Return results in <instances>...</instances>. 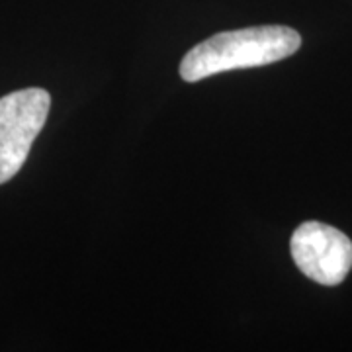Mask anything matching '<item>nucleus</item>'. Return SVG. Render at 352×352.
<instances>
[{
    "label": "nucleus",
    "mask_w": 352,
    "mask_h": 352,
    "mask_svg": "<svg viewBox=\"0 0 352 352\" xmlns=\"http://www.w3.org/2000/svg\"><path fill=\"white\" fill-rule=\"evenodd\" d=\"M302 47V36L288 25H254L215 34L194 45L180 63L186 82L227 73L276 63Z\"/></svg>",
    "instance_id": "obj_1"
},
{
    "label": "nucleus",
    "mask_w": 352,
    "mask_h": 352,
    "mask_svg": "<svg viewBox=\"0 0 352 352\" xmlns=\"http://www.w3.org/2000/svg\"><path fill=\"white\" fill-rule=\"evenodd\" d=\"M50 108L51 96L43 88H24L0 98V184L24 166Z\"/></svg>",
    "instance_id": "obj_2"
},
{
    "label": "nucleus",
    "mask_w": 352,
    "mask_h": 352,
    "mask_svg": "<svg viewBox=\"0 0 352 352\" xmlns=\"http://www.w3.org/2000/svg\"><path fill=\"white\" fill-rule=\"evenodd\" d=\"M289 251L302 274L321 286H339L352 270V241L340 229L321 221L298 227Z\"/></svg>",
    "instance_id": "obj_3"
}]
</instances>
